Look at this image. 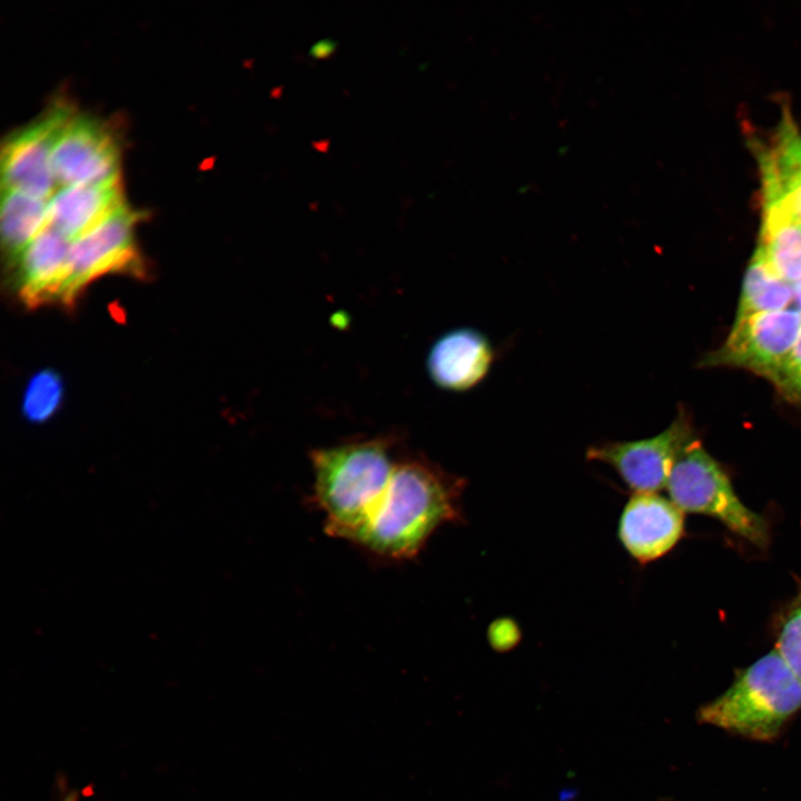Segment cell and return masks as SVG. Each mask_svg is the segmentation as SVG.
<instances>
[{"instance_id": "19", "label": "cell", "mask_w": 801, "mask_h": 801, "mask_svg": "<svg viewBox=\"0 0 801 801\" xmlns=\"http://www.w3.org/2000/svg\"><path fill=\"white\" fill-rule=\"evenodd\" d=\"M774 650L801 682V589L779 617Z\"/></svg>"}, {"instance_id": "12", "label": "cell", "mask_w": 801, "mask_h": 801, "mask_svg": "<svg viewBox=\"0 0 801 801\" xmlns=\"http://www.w3.org/2000/svg\"><path fill=\"white\" fill-rule=\"evenodd\" d=\"M762 197L778 198L801 218V131L785 111L768 144L754 142Z\"/></svg>"}, {"instance_id": "18", "label": "cell", "mask_w": 801, "mask_h": 801, "mask_svg": "<svg viewBox=\"0 0 801 801\" xmlns=\"http://www.w3.org/2000/svg\"><path fill=\"white\" fill-rule=\"evenodd\" d=\"M63 398V383L51 369L37 372L27 383L21 409L32 423H43L59 409Z\"/></svg>"}, {"instance_id": "1", "label": "cell", "mask_w": 801, "mask_h": 801, "mask_svg": "<svg viewBox=\"0 0 801 801\" xmlns=\"http://www.w3.org/2000/svg\"><path fill=\"white\" fill-rule=\"evenodd\" d=\"M465 485L464 478L426 458L397 462L353 543L386 560L416 556L441 526L462 522Z\"/></svg>"}, {"instance_id": "15", "label": "cell", "mask_w": 801, "mask_h": 801, "mask_svg": "<svg viewBox=\"0 0 801 801\" xmlns=\"http://www.w3.org/2000/svg\"><path fill=\"white\" fill-rule=\"evenodd\" d=\"M755 251L783 280L801 279V218L778 198H762V222Z\"/></svg>"}, {"instance_id": "17", "label": "cell", "mask_w": 801, "mask_h": 801, "mask_svg": "<svg viewBox=\"0 0 801 801\" xmlns=\"http://www.w3.org/2000/svg\"><path fill=\"white\" fill-rule=\"evenodd\" d=\"M791 301L792 284L777 276L754 251L744 274L735 319L787 309Z\"/></svg>"}, {"instance_id": "9", "label": "cell", "mask_w": 801, "mask_h": 801, "mask_svg": "<svg viewBox=\"0 0 801 801\" xmlns=\"http://www.w3.org/2000/svg\"><path fill=\"white\" fill-rule=\"evenodd\" d=\"M119 165L117 141L105 125L88 116L68 119L51 156L58 188L118 182Z\"/></svg>"}, {"instance_id": "8", "label": "cell", "mask_w": 801, "mask_h": 801, "mask_svg": "<svg viewBox=\"0 0 801 801\" xmlns=\"http://www.w3.org/2000/svg\"><path fill=\"white\" fill-rule=\"evenodd\" d=\"M800 332L801 315L795 309L735 319L723 345L705 364L743 367L769 378L785 360Z\"/></svg>"}, {"instance_id": "24", "label": "cell", "mask_w": 801, "mask_h": 801, "mask_svg": "<svg viewBox=\"0 0 801 801\" xmlns=\"http://www.w3.org/2000/svg\"><path fill=\"white\" fill-rule=\"evenodd\" d=\"M65 801H73V800L71 798H69V799H66Z\"/></svg>"}, {"instance_id": "20", "label": "cell", "mask_w": 801, "mask_h": 801, "mask_svg": "<svg viewBox=\"0 0 801 801\" xmlns=\"http://www.w3.org/2000/svg\"><path fill=\"white\" fill-rule=\"evenodd\" d=\"M769 379L785 397L801 402V332L785 360Z\"/></svg>"}, {"instance_id": "10", "label": "cell", "mask_w": 801, "mask_h": 801, "mask_svg": "<svg viewBox=\"0 0 801 801\" xmlns=\"http://www.w3.org/2000/svg\"><path fill=\"white\" fill-rule=\"evenodd\" d=\"M684 534L683 512L657 493H633L625 503L617 536L626 553L639 564L668 554Z\"/></svg>"}, {"instance_id": "4", "label": "cell", "mask_w": 801, "mask_h": 801, "mask_svg": "<svg viewBox=\"0 0 801 801\" xmlns=\"http://www.w3.org/2000/svg\"><path fill=\"white\" fill-rule=\"evenodd\" d=\"M666 488L682 512L714 517L758 547L769 544L767 521L743 504L728 474L698 439L690 441L679 454Z\"/></svg>"}, {"instance_id": "6", "label": "cell", "mask_w": 801, "mask_h": 801, "mask_svg": "<svg viewBox=\"0 0 801 801\" xmlns=\"http://www.w3.org/2000/svg\"><path fill=\"white\" fill-rule=\"evenodd\" d=\"M693 438L688 418L680 414L655 436L590 446L586 458L611 466L634 493H656L666 487L679 454Z\"/></svg>"}, {"instance_id": "16", "label": "cell", "mask_w": 801, "mask_h": 801, "mask_svg": "<svg viewBox=\"0 0 801 801\" xmlns=\"http://www.w3.org/2000/svg\"><path fill=\"white\" fill-rule=\"evenodd\" d=\"M49 225L48 200L20 191L2 189L0 235L10 263Z\"/></svg>"}, {"instance_id": "2", "label": "cell", "mask_w": 801, "mask_h": 801, "mask_svg": "<svg viewBox=\"0 0 801 801\" xmlns=\"http://www.w3.org/2000/svg\"><path fill=\"white\" fill-rule=\"evenodd\" d=\"M387 436L310 452L313 501L328 535L353 543L383 496L397 462Z\"/></svg>"}, {"instance_id": "21", "label": "cell", "mask_w": 801, "mask_h": 801, "mask_svg": "<svg viewBox=\"0 0 801 801\" xmlns=\"http://www.w3.org/2000/svg\"><path fill=\"white\" fill-rule=\"evenodd\" d=\"M521 632L517 624L510 619L494 621L488 629V641L498 652L513 649L520 641Z\"/></svg>"}, {"instance_id": "7", "label": "cell", "mask_w": 801, "mask_h": 801, "mask_svg": "<svg viewBox=\"0 0 801 801\" xmlns=\"http://www.w3.org/2000/svg\"><path fill=\"white\" fill-rule=\"evenodd\" d=\"M72 116L57 105L32 123L11 134L1 152V187L49 200L58 189L51 156L60 130Z\"/></svg>"}, {"instance_id": "13", "label": "cell", "mask_w": 801, "mask_h": 801, "mask_svg": "<svg viewBox=\"0 0 801 801\" xmlns=\"http://www.w3.org/2000/svg\"><path fill=\"white\" fill-rule=\"evenodd\" d=\"M71 240L48 226L19 255L18 294L28 306L58 299L65 283Z\"/></svg>"}, {"instance_id": "14", "label": "cell", "mask_w": 801, "mask_h": 801, "mask_svg": "<svg viewBox=\"0 0 801 801\" xmlns=\"http://www.w3.org/2000/svg\"><path fill=\"white\" fill-rule=\"evenodd\" d=\"M122 205L119 182L60 187L48 200V226L73 240Z\"/></svg>"}, {"instance_id": "23", "label": "cell", "mask_w": 801, "mask_h": 801, "mask_svg": "<svg viewBox=\"0 0 801 801\" xmlns=\"http://www.w3.org/2000/svg\"><path fill=\"white\" fill-rule=\"evenodd\" d=\"M792 303L801 315V279L792 284Z\"/></svg>"}, {"instance_id": "22", "label": "cell", "mask_w": 801, "mask_h": 801, "mask_svg": "<svg viewBox=\"0 0 801 801\" xmlns=\"http://www.w3.org/2000/svg\"><path fill=\"white\" fill-rule=\"evenodd\" d=\"M337 43L332 39H322L315 42L309 50V55L316 59H325L336 50Z\"/></svg>"}, {"instance_id": "3", "label": "cell", "mask_w": 801, "mask_h": 801, "mask_svg": "<svg viewBox=\"0 0 801 801\" xmlns=\"http://www.w3.org/2000/svg\"><path fill=\"white\" fill-rule=\"evenodd\" d=\"M801 709V682L773 650L738 672L731 686L701 706L698 719L753 740L767 741Z\"/></svg>"}, {"instance_id": "5", "label": "cell", "mask_w": 801, "mask_h": 801, "mask_svg": "<svg viewBox=\"0 0 801 801\" xmlns=\"http://www.w3.org/2000/svg\"><path fill=\"white\" fill-rule=\"evenodd\" d=\"M138 214L126 204L71 240L68 271L58 299L70 306L95 279L110 273L142 275L136 248Z\"/></svg>"}, {"instance_id": "11", "label": "cell", "mask_w": 801, "mask_h": 801, "mask_svg": "<svg viewBox=\"0 0 801 801\" xmlns=\"http://www.w3.org/2000/svg\"><path fill=\"white\" fill-rule=\"evenodd\" d=\"M494 359V347L482 332L457 328L445 333L434 343L426 365L436 386L451 392H465L487 376Z\"/></svg>"}]
</instances>
